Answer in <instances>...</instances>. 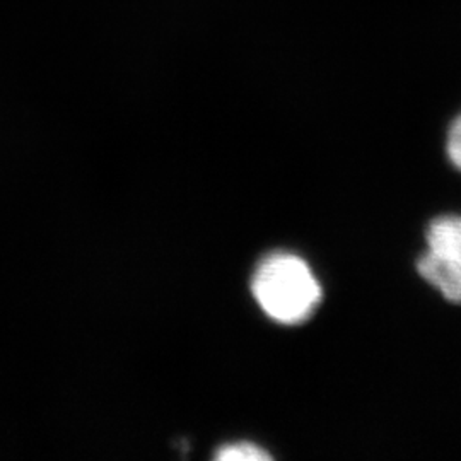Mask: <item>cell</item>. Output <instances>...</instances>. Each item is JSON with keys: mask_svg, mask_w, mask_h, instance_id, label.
I'll use <instances>...</instances> for the list:
<instances>
[{"mask_svg": "<svg viewBox=\"0 0 461 461\" xmlns=\"http://www.w3.org/2000/svg\"><path fill=\"white\" fill-rule=\"evenodd\" d=\"M428 249L417 262L420 277L445 299L461 304V215H445L430 222Z\"/></svg>", "mask_w": 461, "mask_h": 461, "instance_id": "obj_2", "label": "cell"}, {"mask_svg": "<svg viewBox=\"0 0 461 461\" xmlns=\"http://www.w3.org/2000/svg\"><path fill=\"white\" fill-rule=\"evenodd\" d=\"M251 289L265 313L287 325L310 318L321 301V287L312 268L291 253L264 258L255 270Z\"/></svg>", "mask_w": 461, "mask_h": 461, "instance_id": "obj_1", "label": "cell"}, {"mask_svg": "<svg viewBox=\"0 0 461 461\" xmlns=\"http://www.w3.org/2000/svg\"><path fill=\"white\" fill-rule=\"evenodd\" d=\"M446 150H447L449 161L461 171V115L456 116L449 127Z\"/></svg>", "mask_w": 461, "mask_h": 461, "instance_id": "obj_4", "label": "cell"}, {"mask_svg": "<svg viewBox=\"0 0 461 461\" xmlns=\"http://www.w3.org/2000/svg\"><path fill=\"white\" fill-rule=\"evenodd\" d=\"M215 458L221 461H267L272 456L262 449L260 446L251 443H234V445L222 446Z\"/></svg>", "mask_w": 461, "mask_h": 461, "instance_id": "obj_3", "label": "cell"}]
</instances>
